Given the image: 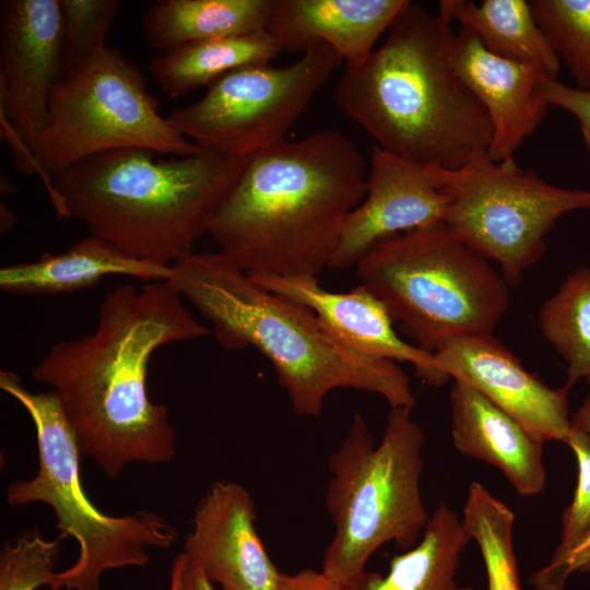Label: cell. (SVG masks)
Wrapping results in <instances>:
<instances>
[{
	"mask_svg": "<svg viewBox=\"0 0 590 590\" xmlns=\"http://www.w3.org/2000/svg\"><path fill=\"white\" fill-rule=\"evenodd\" d=\"M0 389L28 413L38 450L35 475L12 482L7 503L11 507L48 505L60 534L79 544L75 563L57 573L51 590H99L105 571L145 566L151 560L149 550H166L176 542V529L158 514L138 510L109 516L90 500L81 483L82 456L52 391L34 392L7 369L0 371Z\"/></svg>",
	"mask_w": 590,
	"mask_h": 590,
	"instance_id": "obj_8",
	"label": "cell"
},
{
	"mask_svg": "<svg viewBox=\"0 0 590 590\" xmlns=\"http://www.w3.org/2000/svg\"><path fill=\"white\" fill-rule=\"evenodd\" d=\"M172 266L133 258L90 235L58 253L0 269V288L21 296L59 295L91 287L111 275L168 281Z\"/></svg>",
	"mask_w": 590,
	"mask_h": 590,
	"instance_id": "obj_20",
	"label": "cell"
},
{
	"mask_svg": "<svg viewBox=\"0 0 590 590\" xmlns=\"http://www.w3.org/2000/svg\"><path fill=\"white\" fill-rule=\"evenodd\" d=\"M450 58L458 78L489 117L493 139L486 156L495 163L514 160L546 115L548 105L539 86L548 76L533 64L492 54L465 26L453 33Z\"/></svg>",
	"mask_w": 590,
	"mask_h": 590,
	"instance_id": "obj_17",
	"label": "cell"
},
{
	"mask_svg": "<svg viewBox=\"0 0 590 590\" xmlns=\"http://www.w3.org/2000/svg\"><path fill=\"white\" fill-rule=\"evenodd\" d=\"M449 169L371 146L366 194L350 213L329 268L346 269L378 241L442 222Z\"/></svg>",
	"mask_w": 590,
	"mask_h": 590,
	"instance_id": "obj_13",
	"label": "cell"
},
{
	"mask_svg": "<svg viewBox=\"0 0 590 590\" xmlns=\"http://www.w3.org/2000/svg\"><path fill=\"white\" fill-rule=\"evenodd\" d=\"M273 0H157L142 21L150 49L165 54L210 39L264 32Z\"/></svg>",
	"mask_w": 590,
	"mask_h": 590,
	"instance_id": "obj_21",
	"label": "cell"
},
{
	"mask_svg": "<svg viewBox=\"0 0 590 590\" xmlns=\"http://www.w3.org/2000/svg\"><path fill=\"white\" fill-rule=\"evenodd\" d=\"M384 44L345 64L334 101L376 145L449 170L486 155L489 117L453 70L451 21L406 0Z\"/></svg>",
	"mask_w": 590,
	"mask_h": 590,
	"instance_id": "obj_3",
	"label": "cell"
},
{
	"mask_svg": "<svg viewBox=\"0 0 590 590\" xmlns=\"http://www.w3.org/2000/svg\"><path fill=\"white\" fill-rule=\"evenodd\" d=\"M355 267L401 331L432 353L453 337L493 333L509 305L504 276L442 222L376 243Z\"/></svg>",
	"mask_w": 590,
	"mask_h": 590,
	"instance_id": "obj_7",
	"label": "cell"
},
{
	"mask_svg": "<svg viewBox=\"0 0 590 590\" xmlns=\"http://www.w3.org/2000/svg\"><path fill=\"white\" fill-rule=\"evenodd\" d=\"M168 282L213 327L222 347H253L272 365L298 415L317 417L335 389L376 393L390 405L415 396L393 361L355 353L308 308L266 291L222 252H191L172 264Z\"/></svg>",
	"mask_w": 590,
	"mask_h": 590,
	"instance_id": "obj_4",
	"label": "cell"
},
{
	"mask_svg": "<svg viewBox=\"0 0 590 590\" xmlns=\"http://www.w3.org/2000/svg\"><path fill=\"white\" fill-rule=\"evenodd\" d=\"M539 94L548 106H556L570 113L578 121L585 146L590 154V91L571 87L544 78Z\"/></svg>",
	"mask_w": 590,
	"mask_h": 590,
	"instance_id": "obj_32",
	"label": "cell"
},
{
	"mask_svg": "<svg viewBox=\"0 0 590 590\" xmlns=\"http://www.w3.org/2000/svg\"><path fill=\"white\" fill-rule=\"evenodd\" d=\"M434 356L446 378L472 387L543 442L566 441L571 429L569 389L546 386L493 333L450 338Z\"/></svg>",
	"mask_w": 590,
	"mask_h": 590,
	"instance_id": "obj_14",
	"label": "cell"
},
{
	"mask_svg": "<svg viewBox=\"0 0 590 590\" xmlns=\"http://www.w3.org/2000/svg\"><path fill=\"white\" fill-rule=\"evenodd\" d=\"M514 511L482 483L469 485L461 522L482 554L487 590H522L514 550Z\"/></svg>",
	"mask_w": 590,
	"mask_h": 590,
	"instance_id": "obj_26",
	"label": "cell"
},
{
	"mask_svg": "<svg viewBox=\"0 0 590 590\" xmlns=\"http://www.w3.org/2000/svg\"><path fill=\"white\" fill-rule=\"evenodd\" d=\"M406 0H273L267 32L282 51L304 52L323 42L355 64L375 48Z\"/></svg>",
	"mask_w": 590,
	"mask_h": 590,
	"instance_id": "obj_19",
	"label": "cell"
},
{
	"mask_svg": "<svg viewBox=\"0 0 590 590\" xmlns=\"http://www.w3.org/2000/svg\"><path fill=\"white\" fill-rule=\"evenodd\" d=\"M412 409L390 408L379 442L355 413L329 456L326 508L334 533L321 570L346 588L380 546L393 542L410 550L429 521L421 492L425 435Z\"/></svg>",
	"mask_w": 590,
	"mask_h": 590,
	"instance_id": "obj_6",
	"label": "cell"
},
{
	"mask_svg": "<svg viewBox=\"0 0 590 590\" xmlns=\"http://www.w3.org/2000/svg\"><path fill=\"white\" fill-rule=\"evenodd\" d=\"M157 107L138 66L117 49L106 46L66 73L52 93L38 150L49 198L55 174L95 154L122 149L199 153L202 149L177 132Z\"/></svg>",
	"mask_w": 590,
	"mask_h": 590,
	"instance_id": "obj_9",
	"label": "cell"
},
{
	"mask_svg": "<svg viewBox=\"0 0 590 590\" xmlns=\"http://www.w3.org/2000/svg\"><path fill=\"white\" fill-rule=\"evenodd\" d=\"M274 590H347L322 570L304 569L295 574H282Z\"/></svg>",
	"mask_w": 590,
	"mask_h": 590,
	"instance_id": "obj_34",
	"label": "cell"
},
{
	"mask_svg": "<svg viewBox=\"0 0 590 590\" xmlns=\"http://www.w3.org/2000/svg\"><path fill=\"white\" fill-rule=\"evenodd\" d=\"M469 541L461 518L441 502L421 540L393 556L386 575L365 571L347 590H474L456 579L460 555Z\"/></svg>",
	"mask_w": 590,
	"mask_h": 590,
	"instance_id": "obj_22",
	"label": "cell"
},
{
	"mask_svg": "<svg viewBox=\"0 0 590 590\" xmlns=\"http://www.w3.org/2000/svg\"><path fill=\"white\" fill-rule=\"evenodd\" d=\"M260 287L311 310L329 332L351 351L374 358L410 363L432 386L449 379L437 368L434 353L401 339L384 303L365 285L330 292L316 276L249 275Z\"/></svg>",
	"mask_w": 590,
	"mask_h": 590,
	"instance_id": "obj_16",
	"label": "cell"
},
{
	"mask_svg": "<svg viewBox=\"0 0 590 590\" xmlns=\"http://www.w3.org/2000/svg\"><path fill=\"white\" fill-rule=\"evenodd\" d=\"M589 569L590 530L566 552L553 553L550 562L529 577V582L533 590H564L573 574Z\"/></svg>",
	"mask_w": 590,
	"mask_h": 590,
	"instance_id": "obj_31",
	"label": "cell"
},
{
	"mask_svg": "<svg viewBox=\"0 0 590 590\" xmlns=\"http://www.w3.org/2000/svg\"><path fill=\"white\" fill-rule=\"evenodd\" d=\"M64 539L43 536L38 528L22 530L0 548V590H37L55 585L56 563Z\"/></svg>",
	"mask_w": 590,
	"mask_h": 590,
	"instance_id": "obj_28",
	"label": "cell"
},
{
	"mask_svg": "<svg viewBox=\"0 0 590 590\" xmlns=\"http://www.w3.org/2000/svg\"><path fill=\"white\" fill-rule=\"evenodd\" d=\"M451 439L463 456L498 469L523 497L546 484L545 442L472 387L453 381L450 390Z\"/></svg>",
	"mask_w": 590,
	"mask_h": 590,
	"instance_id": "obj_18",
	"label": "cell"
},
{
	"mask_svg": "<svg viewBox=\"0 0 590 590\" xmlns=\"http://www.w3.org/2000/svg\"><path fill=\"white\" fill-rule=\"evenodd\" d=\"M62 76L60 0L1 1L0 129L22 173L39 175V144Z\"/></svg>",
	"mask_w": 590,
	"mask_h": 590,
	"instance_id": "obj_12",
	"label": "cell"
},
{
	"mask_svg": "<svg viewBox=\"0 0 590 590\" xmlns=\"http://www.w3.org/2000/svg\"><path fill=\"white\" fill-rule=\"evenodd\" d=\"M367 172L337 129L283 141L244 160L208 234L248 275L317 278L365 198Z\"/></svg>",
	"mask_w": 590,
	"mask_h": 590,
	"instance_id": "obj_2",
	"label": "cell"
},
{
	"mask_svg": "<svg viewBox=\"0 0 590 590\" xmlns=\"http://www.w3.org/2000/svg\"><path fill=\"white\" fill-rule=\"evenodd\" d=\"M282 52L267 31L187 45L153 58L148 71L172 98L213 83L236 70L270 63Z\"/></svg>",
	"mask_w": 590,
	"mask_h": 590,
	"instance_id": "obj_24",
	"label": "cell"
},
{
	"mask_svg": "<svg viewBox=\"0 0 590 590\" xmlns=\"http://www.w3.org/2000/svg\"><path fill=\"white\" fill-rule=\"evenodd\" d=\"M445 223L462 241L496 261L516 283L543 256L545 238L566 213L590 209V190L553 186L514 160L481 155L451 170Z\"/></svg>",
	"mask_w": 590,
	"mask_h": 590,
	"instance_id": "obj_10",
	"label": "cell"
},
{
	"mask_svg": "<svg viewBox=\"0 0 590 590\" xmlns=\"http://www.w3.org/2000/svg\"><path fill=\"white\" fill-rule=\"evenodd\" d=\"M210 334L168 281L122 284L101 303L95 329L55 343L32 376L50 387L81 456L108 477L131 463L165 464L176 453L168 409L148 391L161 347Z\"/></svg>",
	"mask_w": 590,
	"mask_h": 590,
	"instance_id": "obj_1",
	"label": "cell"
},
{
	"mask_svg": "<svg viewBox=\"0 0 590 590\" xmlns=\"http://www.w3.org/2000/svg\"><path fill=\"white\" fill-rule=\"evenodd\" d=\"M565 442L577 459L578 481L563 516L560 542L554 554L566 552L590 530V436L571 425Z\"/></svg>",
	"mask_w": 590,
	"mask_h": 590,
	"instance_id": "obj_30",
	"label": "cell"
},
{
	"mask_svg": "<svg viewBox=\"0 0 590 590\" xmlns=\"http://www.w3.org/2000/svg\"><path fill=\"white\" fill-rule=\"evenodd\" d=\"M119 7L117 0H60L63 75L106 47Z\"/></svg>",
	"mask_w": 590,
	"mask_h": 590,
	"instance_id": "obj_29",
	"label": "cell"
},
{
	"mask_svg": "<svg viewBox=\"0 0 590 590\" xmlns=\"http://www.w3.org/2000/svg\"><path fill=\"white\" fill-rule=\"evenodd\" d=\"M170 590H215L213 583L200 567L184 553L173 562L170 569Z\"/></svg>",
	"mask_w": 590,
	"mask_h": 590,
	"instance_id": "obj_33",
	"label": "cell"
},
{
	"mask_svg": "<svg viewBox=\"0 0 590 590\" xmlns=\"http://www.w3.org/2000/svg\"><path fill=\"white\" fill-rule=\"evenodd\" d=\"M439 11L471 30L492 54L533 64L557 79L560 60L526 0H442Z\"/></svg>",
	"mask_w": 590,
	"mask_h": 590,
	"instance_id": "obj_23",
	"label": "cell"
},
{
	"mask_svg": "<svg viewBox=\"0 0 590 590\" xmlns=\"http://www.w3.org/2000/svg\"><path fill=\"white\" fill-rule=\"evenodd\" d=\"M122 149L81 160L52 176L50 202L59 217L133 258L172 266L193 252L228 194L244 160L205 150L158 157Z\"/></svg>",
	"mask_w": 590,
	"mask_h": 590,
	"instance_id": "obj_5",
	"label": "cell"
},
{
	"mask_svg": "<svg viewBox=\"0 0 590 590\" xmlns=\"http://www.w3.org/2000/svg\"><path fill=\"white\" fill-rule=\"evenodd\" d=\"M168 590H170V589H168Z\"/></svg>",
	"mask_w": 590,
	"mask_h": 590,
	"instance_id": "obj_36",
	"label": "cell"
},
{
	"mask_svg": "<svg viewBox=\"0 0 590 590\" xmlns=\"http://www.w3.org/2000/svg\"><path fill=\"white\" fill-rule=\"evenodd\" d=\"M571 425L590 436V396L573 415Z\"/></svg>",
	"mask_w": 590,
	"mask_h": 590,
	"instance_id": "obj_35",
	"label": "cell"
},
{
	"mask_svg": "<svg viewBox=\"0 0 590 590\" xmlns=\"http://www.w3.org/2000/svg\"><path fill=\"white\" fill-rule=\"evenodd\" d=\"M533 16L577 87L590 91V0H532Z\"/></svg>",
	"mask_w": 590,
	"mask_h": 590,
	"instance_id": "obj_27",
	"label": "cell"
},
{
	"mask_svg": "<svg viewBox=\"0 0 590 590\" xmlns=\"http://www.w3.org/2000/svg\"><path fill=\"white\" fill-rule=\"evenodd\" d=\"M540 330L567 365L569 389L585 379L590 384V268L569 273L541 306Z\"/></svg>",
	"mask_w": 590,
	"mask_h": 590,
	"instance_id": "obj_25",
	"label": "cell"
},
{
	"mask_svg": "<svg viewBox=\"0 0 590 590\" xmlns=\"http://www.w3.org/2000/svg\"><path fill=\"white\" fill-rule=\"evenodd\" d=\"M342 60L327 43H315L287 66L255 64L228 73L166 119L202 150L244 160L285 141Z\"/></svg>",
	"mask_w": 590,
	"mask_h": 590,
	"instance_id": "obj_11",
	"label": "cell"
},
{
	"mask_svg": "<svg viewBox=\"0 0 590 590\" xmlns=\"http://www.w3.org/2000/svg\"><path fill=\"white\" fill-rule=\"evenodd\" d=\"M256 521L250 492L234 481H215L194 509L182 553L222 590H274L281 573Z\"/></svg>",
	"mask_w": 590,
	"mask_h": 590,
	"instance_id": "obj_15",
	"label": "cell"
}]
</instances>
